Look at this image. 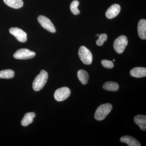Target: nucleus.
<instances>
[{
  "mask_svg": "<svg viewBox=\"0 0 146 146\" xmlns=\"http://www.w3.org/2000/svg\"><path fill=\"white\" fill-rule=\"evenodd\" d=\"M48 73L44 70H42L40 74L36 76L33 83V88L35 91H38L43 89L48 80Z\"/></svg>",
  "mask_w": 146,
  "mask_h": 146,
  "instance_id": "f257e3e1",
  "label": "nucleus"
},
{
  "mask_svg": "<svg viewBox=\"0 0 146 146\" xmlns=\"http://www.w3.org/2000/svg\"><path fill=\"white\" fill-rule=\"evenodd\" d=\"M112 106L109 103L105 104L98 108L95 114V118L97 121L104 119L112 110Z\"/></svg>",
  "mask_w": 146,
  "mask_h": 146,
  "instance_id": "f03ea898",
  "label": "nucleus"
},
{
  "mask_svg": "<svg viewBox=\"0 0 146 146\" xmlns=\"http://www.w3.org/2000/svg\"><path fill=\"white\" fill-rule=\"evenodd\" d=\"M78 55L84 64L89 65L92 63L93 55L91 52L84 46H82L80 48Z\"/></svg>",
  "mask_w": 146,
  "mask_h": 146,
  "instance_id": "7ed1b4c3",
  "label": "nucleus"
},
{
  "mask_svg": "<svg viewBox=\"0 0 146 146\" xmlns=\"http://www.w3.org/2000/svg\"><path fill=\"white\" fill-rule=\"evenodd\" d=\"M127 44V37L125 35H121L115 39L113 47L116 52L121 54L123 52Z\"/></svg>",
  "mask_w": 146,
  "mask_h": 146,
  "instance_id": "20e7f679",
  "label": "nucleus"
},
{
  "mask_svg": "<svg viewBox=\"0 0 146 146\" xmlns=\"http://www.w3.org/2000/svg\"><path fill=\"white\" fill-rule=\"evenodd\" d=\"M36 54L34 52L26 48H21L16 51L13 54V57L17 59L26 60L33 58Z\"/></svg>",
  "mask_w": 146,
  "mask_h": 146,
  "instance_id": "39448f33",
  "label": "nucleus"
},
{
  "mask_svg": "<svg viewBox=\"0 0 146 146\" xmlns=\"http://www.w3.org/2000/svg\"><path fill=\"white\" fill-rule=\"evenodd\" d=\"M71 94V91L67 87H63L58 89L55 91L54 98L58 102H62L67 99Z\"/></svg>",
  "mask_w": 146,
  "mask_h": 146,
  "instance_id": "423d86ee",
  "label": "nucleus"
},
{
  "mask_svg": "<svg viewBox=\"0 0 146 146\" xmlns=\"http://www.w3.org/2000/svg\"><path fill=\"white\" fill-rule=\"evenodd\" d=\"M37 20L41 25L48 31L53 33H54L56 31L54 26L50 20L47 17L41 15L38 16Z\"/></svg>",
  "mask_w": 146,
  "mask_h": 146,
  "instance_id": "0eeeda50",
  "label": "nucleus"
},
{
  "mask_svg": "<svg viewBox=\"0 0 146 146\" xmlns=\"http://www.w3.org/2000/svg\"><path fill=\"white\" fill-rule=\"evenodd\" d=\"M9 33L15 36L19 42L24 43L27 41V34L21 29L12 27L9 29Z\"/></svg>",
  "mask_w": 146,
  "mask_h": 146,
  "instance_id": "6e6552de",
  "label": "nucleus"
},
{
  "mask_svg": "<svg viewBox=\"0 0 146 146\" xmlns=\"http://www.w3.org/2000/svg\"><path fill=\"white\" fill-rule=\"evenodd\" d=\"M121 7L117 4H115L109 7L106 13V16L108 19L116 17L119 13Z\"/></svg>",
  "mask_w": 146,
  "mask_h": 146,
  "instance_id": "1a4fd4ad",
  "label": "nucleus"
},
{
  "mask_svg": "<svg viewBox=\"0 0 146 146\" xmlns=\"http://www.w3.org/2000/svg\"><path fill=\"white\" fill-rule=\"evenodd\" d=\"M138 32L139 37L142 39H146V21L141 19L139 21L138 25Z\"/></svg>",
  "mask_w": 146,
  "mask_h": 146,
  "instance_id": "9d476101",
  "label": "nucleus"
},
{
  "mask_svg": "<svg viewBox=\"0 0 146 146\" xmlns=\"http://www.w3.org/2000/svg\"><path fill=\"white\" fill-rule=\"evenodd\" d=\"M121 142L127 144L129 146H141V144L138 140L133 137L124 136L120 138Z\"/></svg>",
  "mask_w": 146,
  "mask_h": 146,
  "instance_id": "9b49d317",
  "label": "nucleus"
},
{
  "mask_svg": "<svg viewBox=\"0 0 146 146\" xmlns=\"http://www.w3.org/2000/svg\"><path fill=\"white\" fill-rule=\"evenodd\" d=\"M130 74L131 76L133 77L138 78L145 77L146 76V69L143 67H136L131 69Z\"/></svg>",
  "mask_w": 146,
  "mask_h": 146,
  "instance_id": "f8f14e48",
  "label": "nucleus"
},
{
  "mask_svg": "<svg viewBox=\"0 0 146 146\" xmlns=\"http://www.w3.org/2000/svg\"><path fill=\"white\" fill-rule=\"evenodd\" d=\"M134 121L140 127L141 130H146V115H136L134 118Z\"/></svg>",
  "mask_w": 146,
  "mask_h": 146,
  "instance_id": "ddd939ff",
  "label": "nucleus"
},
{
  "mask_svg": "<svg viewBox=\"0 0 146 146\" xmlns=\"http://www.w3.org/2000/svg\"><path fill=\"white\" fill-rule=\"evenodd\" d=\"M35 117V114L34 112H28L24 116L22 120L21 124L23 126H27L33 123V119Z\"/></svg>",
  "mask_w": 146,
  "mask_h": 146,
  "instance_id": "4468645a",
  "label": "nucleus"
},
{
  "mask_svg": "<svg viewBox=\"0 0 146 146\" xmlns=\"http://www.w3.org/2000/svg\"><path fill=\"white\" fill-rule=\"evenodd\" d=\"M5 4L14 9L21 8L24 5L23 0H3Z\"/></svg>",
  "mask_w": 146,
  "mask_h": 146,
  "instance_id": "2eb2a0df",
  "label": "nucleus"
},
{
  "mask_svg": "<svg viewBox=\"0 0 146 146\" xmlns=\"http://www.w3.org/2000/svg\"><path fill=\"white\" fill-rule=\"evenodd\" d=\"M77 76L80 82L83 84H86L88 83L89 79L88 73L84 70H80L78 72Z\"/></svg>",
  "mask_w": 146,
  "mask_h": 146,
  "instance_id": "dca6fc26",
  "label": "nucleus"
},
{
  "mask_svg": "<svg viewBox=\"0 0 146 146\" xmlns=\"http://www.w3.org/2000/svg\"><path fill=\"white\" fill-rule=\"evenodd\" d=\"M103 88L106 91H117L119 90V85L114 82H107L104 84Z\"/></svg>",
  "mask_w": 146,
  "mask_h": 146,
  "instance_id": "f3484780",
  "label": "nucleus"
},
{
  "mask_svg": "<svg viewBox=\"0 0 146 146\" xmlns=\"http://www.w3.org/2000/svg\"><path fill=\"white\" fill-rule=\"evenodd\" d=\"M14 76V71L12 70H3L0 71V78L4 79H11L13 78Z\"/></svg>",
  "mask_w": 146,
  "mask_h": 146,
  "instance_id": "a211bd4d",
  "label": "nucleus"
},
{
  "mask_svg": "<svg viewBox=\"0 0 146 146\" xmlns=\"http://www.w3.org/2000/svg\"><path fill=\"white\" fill-rule=\"evenodd\" d=\"M79 5V2L78 1H76V0L73 1L71 4L70 7L71 11L74 15H78L80 13V11L78 8Z\"/></svg>",
  "mask_w": 146,
  "mask_h": 146,
  "instance_id": "6ab92c4d",
  "label": "nucleus"
},
{
  "mask_svg": "<svg viewBox=\"0 0 146 146\" xmlns=\"http://www.w3.org/2000/svg\"><path fill=\"white\" fill-rule=\"evenodd\" d=\"M108 36L107 35L102 34L99 36V39L96 41V44L98 46H102L103 45L104 42L107 40Z\"/></svg>",
  "mask_w": 146,
  "mask_h": 146,
  "instance_id": "aec40b11",
  "label": "nucleus"
},
{
  "mask_svg": "<svg viewBox=\"0 0 146 146\" xmlns=\"http://www.w3.org/2000/svg\"><path fill=\"white\" fill-rule=\"evenodd\" d=\"M101 63L102 65L104 68L108 69H112L114 67V64L112 61L107 60H102Z\"/></svg>",
  "mask_w": 146,
  "mask_h": 146,
  "instance_id": "412c9836",
  "label": "nucleus"
},
{
  "mask_svg": "<svg viewBox=\"0 0 146 146\" xmlns=\"http://www.w3.org/2000/svg\"><path fill=\"white\" fill-rule=\"evenodd\" d=\"M96 36H99V34H97Z\"/></svg>",
  "mask_w": 146,
  "mask_h": 146,
  "instance_id": "4be33fe9",
  "label": "nucleus"
},
{
  "mask_svg": "<svg viewBox=\"0 0 146 146\" xmlns=\"http://www.w3.org/2000/svg\"><path fill=\"white\" fill-rule=\"evenodd\" d=\"M113 61H115V59H114V60H113Z\"/></svg>",
  "mask_w": 146,
  "mask_h": 146,
  "instance_id": "5701e85b",
  "label": "nucleus"
}]
</instances>
